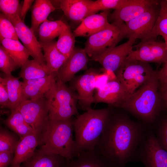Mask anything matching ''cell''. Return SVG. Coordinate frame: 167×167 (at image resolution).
I'll use <instances>...</instances> for the list:
<instances>
[{"instance_id": "obj_1", "label": "cell", "mask_w": 167, "mask_h": 167, "mask_svg": "<svg viewBox=\"0 0 167 167\" xmlns=\"http://www.w3.org/2000/svg\"><path fill=\"white\" fill-rule=\"evenodd\" d=\"M149 127L113 110L95 150L118 167L136 161L137 153Z\"/></svg>"}, {"instance_id": "obj_2", "label": "cell", "mask_w": 167, "mask_h": 167, "mask_svg": "<svg viewBox=\"0 0 167 167\" xmlns=\"http://www.w3.org/2000/svg\"><path fill=\"white\" fill-rule=\"evenodd\" d=\"M111 107L92 109L78 115L74 120V139L78 154L95 149L113 111Z\"/></svg>"}, {"instance_id": "obj_3", "label": "cell", "mask_w": 167, "mask_h": 167, "mask_svg": "<svg viewBox=\"0 0 167 167\" xmlns=\"http://www.w3.org/2000/svg\"><path fill=\"white\" fill-rule=\"evenodd\" d=\"M159 84L157 71L136 92L127 97L119 108L129 112L152 127L160 109Z\"/></svg>"}, {"instance_id": "obj_4", "label": "cell", "mask_w": 167, "mask_h": 167, "mask_svg": "<svg viewBox=\"0 0 167 167\" xmlns=\"http://www.w3.org/2000/svg\"><path fill=\"white\" fill-rule=\"evenodd\" d=\"M74 120L49 119L39 135L40 148L67 160L75 158L78 153L73 137Z\"/></svg>"}, {"instance_id": "obj_5", "label": "cell", "mask_w": 167, "mask_h": 167, "mask_svg": "<svg viewBox=\"0 0 167 167\" xmlns=\"http://www.w3.org/2000/svg\"><path fill=\"white\" fill-rule=\"evenodd\" d=\"M125 37V23L114 21L107 28L88 37L84 49L87 55L92 58L116 46Z\"/></svg>"}, {"instance_id": "obj_6", "label": "cell", "mask_w": 167, "mask_h": 167, "mask_svg": "<svg viewBox=\"0 0 167 167\" xmlns=\"http://www.w3.org/2000/svg\"><path fill=\"white\" fill-rule=\"evenodd\" d=\"M70 87L57 80L53 94L49 100V119L66 120L78 112L77 103L78 95Z\"/></svg>"}, {"instance_id": "obj_7", "label": "cell", "mask_w": 167, "mask_h": 167, "mask_svg": "<svg viewBox=\"0 0 167 167\" xmlns=\"http://www.w3.org/2000/svg\"><path fill=\"white\" fill-rule=\"evenodd\" d=\"M156 72L148 62L125 60L116 72V77L123 87L127 98Z\"/></svg>"}, {"instance_id": "obj_8", "label": "cell", "mask_w": 167, "mask_h": 167, "mask_svg": "<svg viewBox=\"0 0 167 167\" xmlns=\"http://www.w3.org/2000/svg\"><path fill=\"white\" fill-rule=\"evenodd\" d=\"M49 101L44 97L24 100L15 109L39 136L49 119Z\"/></svg>"}, {"instance_id": "obj_9", "label": "cell", "mask_w": 167, "mask_h": 167, "mask_svg": "<svg viewBox=\"0 0 167 167\" xmlns=\"http://www.w3.org/2000/svg\"><path fill=\"white\" fill-rule=\"evenodd\" d=\"M136 161L144 167H167V151L158 143L152 127H148L146 131Z\"/></svg>"}, {"instance_id": "obj_10", "label": "cell", "mask_w": 167, "mask_h": 167, "mask_svg": "<svg viewBox=\"0 0 167 167\" xmlns=\"http://www.w3.org/2000/svg\"><path fill=\"white\" fill-rule=\"evenodd\" d=\"M134 47L136 49L132 50L125 60L164 64L167 62V45L164 41L149 40L139 43Z\"/></svg>"}, {"instance_id": "obj_11", "label": "cell", "mask_w": 167, "mask_h": 167, "mask_svg": "<svg viewBox=\"0 0 167 167\" xmlns=\"http://www.w3.org/2000/svg\"><path fill=\"white\" fill-rule=\"evenodd\" d=\"M100 75L96 69L90 68L84 74L72 80V86L70 87L77 92L79 108L84 111L91 109L93 103L94 90L96 88L97 79ZM71 80V81H72Z\"/></svg>"}, {"instance_id": "obj_12", "label": "cell", "mask_w": 167, "mask_h": 167, "mask_svg": "<svg viewBox=\"0 0 167 167\" xmlns=\"http://www.w3.org/2000/svg\"><path fill=\"white\" fill-rule=\"evenodd\" d=\"M158 5L152 6L141 15L125 23L126 37L141 40L152 31L159 14L160 8L157 7Z\"/></svg>"}, {"instance_id": "obj_13", "label": "cell", "mask_w": 167, "mask_h": 167, "mask_svg": "<svg viewBox=\"0 0 167 167\" xmlns=\"http://www.w3.org/2000/svg\"><path fill=\"white\" fill-rule=\"evenodd\" d=\"M9 19L15 28L19 39L22 42L30 55L41 64H46L41 44L37 40L32 29L25 24L19 16Z\"/></svg>"}, {"instance_id": "obj_14", "label": "cell", "mask_w": 167, "mask_h": 167, "mask_svg": "<svg viewBox=\"0 0 167 167\" xmlns=\"http://www.w3.org/2000/svg\"><path fill=\"white\" fill-rule=\"evenodd\" d=\"M57 73L45 77L23 81V95L24 100L45 98L49 100L52 95L57 80Z\"/></svg>"}, {"instance_id": "obj_15", "label": "cell", "mask_w": 167, "mask_h": 167, "mask_svg": "<svg viewBox=\"0 0 167 167\" xmlns=\"http://www.w3.org/2000/svg\"><path fill=\"white\" fill-rule=\"evenodd\" d=\"M135 40L134 39H128L124 43L91 59L98 62L105 70L116 72L133 50V45Z\"/></svg>"}, {"instance_id": "obj_16", "label": "cell", "mask_w": 167, "mask_h": 167, "mask_svg": "<svg viewBox=\"0 0 167 167\" xmlns=\"http://www.w3.org/2000/svg\"><path fill=\"white\" fill-rule=\"evenodd\" d=\"M127 97L123 87L116 77L97 89L93 103H105L111 107H119Z\"/></svg>"}, {"instance_id": "obj_17", "label": "cell", "mask_w": 167, "mask_h": 167, "mask_svg": "<svg viewBox=\"0 0 167 167\" xmlns=\"http://www.w3.org/2000/svg\"><path fill=\"white\" fill-rule=\"evenodd\" d=\"M84 49L75 48L65 62L57 73V80L65 83L71 81L79 71L86 70L88 61Z\"/></svg>"}, {"instance_id": "obj_18", "label": "cell", "mask_w": 167, "mask_h": 167, "mask_svg": "<svg viewBox=\"0 0 167 167\" xmlns=\"http://www.w3.org/2000/svg\"><path fill=\"white\" fill-rule=\"evenodd\" d=\"M155 0H126L119 8L115 10L110 16L113 21L125 23L141 15L152 6L160 4Z\"/></svg>"}, {"instance_id": "obj_19", "label": "cell", "mask_w": 167, "mask_h": 167, "mask_svg": "<svg viewBox=\"0 0 167 167\" xmlns=\"http://www.w3.org/2000/svg\"><path fill=\"white\" fill-rule=\"evenodd\" d=\"M109 10L90 15L84 19L73 32L75 37H89L110 26L108 17Z\"/></svg>"}, {"instance_id": "obj_20", "label": "cell", "mask_w": 167, "mask_h": 167, "mask_svg": "<svg viewBox=\"0 0 167 167\" xmlns=\"http://www.w3.org/2000/svg\"><path fill=\"white\" fill-rule=\"evenodd\" d=\"M63 167H118L96 150L82 152L66 160Z\"/></svg>"}, {"instance_id": "obj_21", "label": "cell", "mask_w": 167, "mask_h": 167, "mask_svg": "<svg viewBox=\"0 0 167 167\" xmlns=\"http://www.w3.org/2000/svg\"><path fill=\"white\" fill-rule=\"evenodd\" d=\"M59 6L65 16L74 21L81 22L91 15V6L93 1L90 0L58 1Z\"/></svg>"}, {"instance_id": "obj_22", "label": "cell", "mask_w": 167, "mask_h": 167, "mask_svg": "<svg viewBox=\"0 0 167 167\" xmlns=\"http://www.w3.org/2000/svg\"><path fill=\"white\" fill-rule=\"evenodd\" d=\"M39 137L33 133L20 139L15 149L11 167H20L21 163L33 155L39 145Z\"/></svg>"}, {"instance_id": "obj_23", "label": "cell", "mask_w": 167, "mask_h": 167, "mask_svg": "<svg viewBox=\"0 0 167 167\" xmlns=\"http://www.w3.org/2000/svg\"><path fill=\"white\" fill-rule=\"evenodd\" d=\"M66 159L58 155L46 152L41 148L23 163L25 167H63Z\"/></svg>"}, {"instance_id": "obj_24", "label": "cell", "mask_w": 167, "mask_h": 167, "mask_svg": "<svg viewBox=\"0 0 167 167\" xmlns=\"http://www.w3.org/2000/svg\"><path fill=\"white\" fill-rule=\"evenodd\" d=\"M40 43L44 51V56L46 65L52 73H57L68 58L58 49L55 41Z\"/></svg>"}, {"instance_id": "obj_25", "label": "cell", "mask_w": 167, "mask_h": 167, "mask_svg": "<svg viewBox=\"0 0 167 167\" xmlns=\"http://www.w3.org/2000/svg\"><path fill=\"white\" fill-rule=\"evenodd\" d=\"M0 81L6 85L7 89L9 100V108L15 109L24 101L22 82L19 78L16 77L12 75L4 74L3 77L0 76Z\"/></svg>"}, {"instance_id": "obj_26", "label": "cell", "mask_w": 167, "mask_h": 167, "mask_svg": "<svg viewBox=\"0 0 167 167\" xmlns=\"http://www.w3.org/2000/svg\"><path fill=\"white\" fill-rule=\"evenodd\" d=\"M56 8L49 0H36L33 5L32 10L31 28L35 34L42 23L48 20L49 14Z\"/></svg>"}, {"instance_id": "obj_27", "label": "cell", "mask_w": 167, "mask_h": 167, "mask_svg": "<svg viewBox=\"0 0 167 167\" xmlns=\"http://www.w3.org/2000/svg\"><path fill=\"white\" fill-rule=\"evenodd\" d=\"M21 67L19 76L23 81L41 78L54 73L46 64H42L34 59H28Z\"/></svg>"}, {"instance_id": "obj_28", "label": "cell", "mask_w": 167, "mask_h": 167, "mask_svg": "<svg viewBox=\"0 0 167 167\" xmlns=\"http://www.w3.org/2000/svg\"><path fill=\"white\" fill-rule=\"evenodd\" d=\"M11 109L10 116L4 121V123L9 127L16 133L20 139L35 133L32 128L27 122L22 114L17 109Z\"/></svg>"}, {"instance_id": "obj_29", "label": "cell", "mask_w": 167, "mask_h": 167, "mask_svg": "<svg viewBox=\"0 0 167 167\" xmlns=\"http://www.w3.org/2000/svg\"><path fill=\"white\" fill-rule=\"evenodd\" d=\"M0 42L18 66L21 67L28 60L29 53L19 41L3 39L0 40Z\"/></svg>"}, {"instance_id": "obj_30", "label": "cell", "mask_w": 167, "mask_h": 167, "mask_svg": "<svg viewBox=\"0 0 167 167\" xmlns=\"http://www.w3.org/2000/svg\"><path fill=\"white\" fill-rule=\"evenodd\" d=\"M159 14L152 31L139 43L149 40H155L159 36H167V0H161Z\"/></svg>"}, {"instance_id": "obj_31", "label": "cell", "mask_w": 167, "mask_h": 167, "mask_svg": "<svg viewBox=\"0 0 167 167\" xmlns=\"http://www.w3.org/2000/svg\"><path fill=\"white\" fill-rule=\"evenodd\" d=\"M66 24L61 20L49 21L42 23L38 30L40 42H47L52 41L59 36Z\"/></svg>"}, {"instance_id": "obj_32", "label": "cell", "mask_w": 167, "mask_h": 167, "mask_svg": "<svg viewBox=\"0 0 167 167\" xmlns=\"http://www.w3.org/2000/svg\"><path fill=\"white\" fill-rule=\"evenodd\" d=\"M75 36L69 26L66 24L56 41L58 50L68 58L75 48Z\"/></svg>"}, {"instance_id": "obj_33", "label": "cell", "mask_w": 167, "mask_h": 167, "mask_svg": "<svg viewBox=\"0 0 167 167\" xmlns=\"http://www.w3.org/2000/svg\"><path fill=\"white\" fill-rule=\"evenodd\" d=\"M19 141V140L13 134L1 127L0 152H8L14 154Z\"/></svg>"}, {"instance_id": "obj_34", "label": "cell", "mask_w": 167, "mask_h": 167, "mask_svg": "<svg viewBox=\"0 0 167 167\" xmlns=\"http://www.w3.org/2000/svg\"><path fill=\"white\" fill-rule=\"evenodd\" d=\"M11 39L19 41L15 28L10 19L2 13L0 15V40Z\"/></svg>"}, {"instance_id": "obj_35", "label": "cell", "mask_w": 167, "mask_h": 167, "mask_svg": "<svg viewBox=\"0 0 167 167\" xmlns=\"http://www.w3.org/2000/svg\"><path fill=\"white\" fill-rule=\"evenodd\" d=\"M126 0H97L93 1L91 6L92 15L96 14L100 11L114 10L120 7Z\"/></svg>"}, {"instance_id": "obj_36", "label": "cell", "mask_w": 167, "mask_h": 167, "mask_svg": "<svg viewBox=\"0 0 167 167\" xmlns=\"http://www.w3.org/2000/svg\"><path fill=\"white\" fill-rule=\"evenodd\" d=\"M21 7L19 0H0V9L2 13L8 19L16 16L20 17Z\"/></svg>"}, {"instance_id": "obj_37", "label": "cell", "mask_w": 167, "mask_h": 167, "mask_svg": "<svg viewBox=\"0 0 167 167\" xmlns=\"http://www.w3.org/2000/svg\"><path fill=\"white\" fill-rule=\"evenodd\" d=\"M18 66L13 58L2 45L0 46V69L6 75H11Z\"/></svg>"}, {"instance_id": "obj_38", "label": "cell", "mask_w": 167, "mask_h": 167, "mask_svg": "<svg viewBox=\"0 0 167 167\" xmlns=\"http://www.w3.org/2000/svg\"><path fill=\"white\" fill-rule=\"evenodd\" d=\"M152 128L158 143L167 151V118Z\"/></svg>"}, {"instance_id": "obj_39", "label": "cell", "mask_w": 167, "mask_h": 167, "mask_svg": "<svg viewBox=\"0 0 167 167\" xmlns=\"http://www.w3.org/2000/svg\"><path fill=\"white\" fill-rule=\"evenodd\" d=\"M157 75L159 86L162 92L167 88V62L160 71H157Z\"/></svg>"}, {"instance_id": "obj_40", "label": "cell", "mask_w": 167, "mask_h": 167, "mask_svg": "<svg viewBox=\"0 0 167 167\" xmlns=\"http://www.w3.org/2000/svg\"><path fill=\"white\" fill-rule=\"evenodd\" d=\"M0 104L2 107L9 108V100L5 84L0 81Z\"/></svg>"}, {"instance_id": "obj_41", "label": "cell", "mask_w": 167, "mask_h": 167, "mask_svg": "<svg viewBox=\"0 0 167 167\" xmlns=\"http://www.w3.org/2000/svg\"><path fill=\"white\" fill-rule=\"evenodd\" d=\"M14 157V154L8 152H0V167H8L11 165Z\"/></svg>"}, {"instance_id": "obj_42", "label": "cell", "mask_w": 167, "mask_h": 167, "mask_svg": "<svg viewBox=\"0 0 167 167\" xmlns=\"http://www.w3.org/2000/svg\"><path fill=\"white\" fill-rule=\"evenodd\" d=\"M34 1V0H32L24 1L23 5L21 6L20 14V18L23 21H24L27 13Z\"/></svg>"}, {"instance_id": "obj_43", "label": "cell", "mask_w": 167, "mask_h": 167, "mask_svg": "<svg viewBox=\"0 0 167 167\" xmlns=\"http://www.w3.org/2000/svg\"><path fill=\"white\" fill-rule=\"evenodd\" d=\"M163 92V96L167 104V88L164 90Z\"/></svg>"}, {"instance_id": "obj_44", "label": "cell", "mask_w": 167, "mask_h": 167, "mask_svg": "<svg viewBox=\"0 0 167 167\" xmlns=\"http://www.w3.org/2000/svg\"><path fill=\"white\" fill-rule=\"evenodd\" d=\"M164 40V42L167 45V36H162Z\"/></svg>"}, {"instance_id": "obj_45", "label": "cell", "mask_w": 167, "mask_h": 167, "mask_svg": "<svg viewBox=\"0 0 167 167\" xmlns=\"http://www.w3.org/2000/svg\"><path fill=\"white\" fill-rule=\"evenodd\" d=\"M20 167H25V166L23 165H21Z\"/></svg>"}]
</instances>
